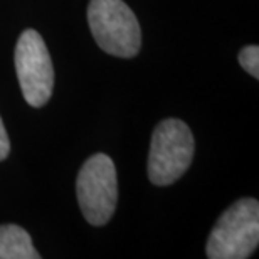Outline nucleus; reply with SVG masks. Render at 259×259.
Segmentation results:
<instances>
[{"mask_svg":"<svg viewBox=\"0 0 259 259\" xmlns=\"http://www.w3.org/2000/svg\"><path fill=\"white\" fill-rule=\"evenodd\" d=\"M259 244V204L239 199L222 212L207 241L209 259H246Z\"/></svg>","mask_w":259,"mask_h":259,"instance_id":"f257e3e1","label":"nucleus"},{"mask_svg":"<svg viewBox=\"0 0 259 259\" xmlns=\"http://www.w3.org/2000/svg\"><path fill=\"white\" fill-rule=\"evenodd\" d=\"M15 71L24 100L32 108H42L53 96L54 67L40 34L27 29L15 46Z\"/></svg>","mask_w":259,"mask_h":259,"instance_id":"39448f33","label":"nucleus"},{"mask_svg":"<svg viewBox=\"0 0 259 259\" xmlns=\"http://www.w3.org/2000/svg\"><path fill=\"white\" fill-rule=\"evenodd\" d=\"M88 22L98 46L116 58H135L142 46L137 15L123 0H91Z\"/></svg>","mask_w":259,"mask_h":259,"instance_id":"7ed1b4c3","label":"nucleus"},{"mask_svg":"<svg viewBox=\"0 0 259 259\" xmlns=\"http://www.w3.org/2000/svg\"><path fill=\"white\" fill-rule=\"evenodd\" d=\"M29 232L20 226H0V259H39Z\"/></svg>","mask_w":259,"mask_h":259,"instance_id":"423d86ee","label":"nucleus"},{"mask_svg":"<svg viewBox=\"0 0 259 259\" xmlns=\"http://www.w3.org/2000/svg\"><path fill=\"white\" fill-rule=\"evenodd\" d=\"M10 153V142H9V135L7 130H5V125L0 118V162L7 158V155Z\"/></svg>","mask_w":259,"mask_h":259,"instance_id":"6e6552de","label":"nucleus"},{"mask_svg":"<svg viewBox=\"0 0 259 259\" xmlns=\"http://www.w3.org/2000/svg\"><path fill=\"white\" fill-rule=\"evenodd\" d=\"M76 195L91 226H105L111 219L118 204V179L108 155L96 153L82 163L76 179Z\"/></svg>","mask_w":259,"mask_h":259,"instance_id":"20e7f679","label":"nucleus"},{"mask_svg":"<svg viewBox=\"0 0 259 259\" xmlns=\"http://www.w3.org/2000/svg\"><path fill=\"white\" fill-rule=\"evenodd\" d=\"M239 64L249 72L252 77H259V48L257 46H246L239 53Z\"/></svg>","mask_w":259,"mask_h":259,"instance_id":"0eeeda50","label":"nucleus"},{"mask_svg":"<svg viewBox=\"0 0 259 259\" xmlns=\"http://www.w3.org/2000/svg\"><path fill=\"white\" fill-rule=\"evenodd\" d=\"M195 142L190 128L177 118H168L153 130L148 153V179L153 185H170L190 167Z\"/></svg>","mask_w":259,"mask_h":259,"instance_id":"f03ea898","label":"nucleus"}]
</instances>
